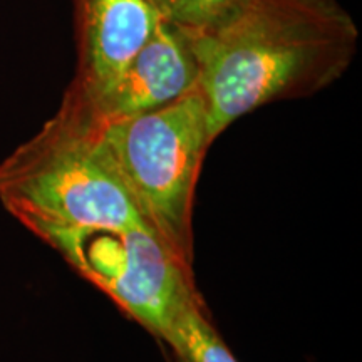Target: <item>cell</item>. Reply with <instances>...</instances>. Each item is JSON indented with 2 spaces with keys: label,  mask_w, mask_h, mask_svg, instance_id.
I'll use <instances>...</instances> for the list:
<instances>
[{
  "label": "cell",
  "mask_w": 362,
  "mask_h": 362,
  "mask_svg": "<svg viewBox=\"0 0 362 362\" xmlns=\"http://www.w3.org/2000/svg\"><path fill=\"white\" fill-rule=\"evenodd\" d=\"M198 79L200 66L192 40L180 29L160 19L146 42L129 59L94 106L89 111H78L104 126L173 103L197 88Z\"/></svg>",
  "instance_id": "obj_6"
},
{
  "label": "cell",
  "mask_w": 362,
  "mask_h": 362,
  "mask_svg": "<svg viewBox=\"0 0 362 362\" xmlns=\"http://www.w3.org/2000/svg\"><path fill=\"white\" fill-rule=\"evenodd\" d=\"M0 203L51 248L96 230L151 228L107 155L101 126L64 103L0 163Z\"/></svg>",
  "instance_id": "obj_2"
},
{
  "label": "cell",
  "mask_w": 362,
  "mask_h": 362,
  "mask_svg": "<svg viewBox=\"0 0 362 362\" xmlns=\"http://www.w3.org/2000/svg\"><path fill=\"white\" fill-rule=\"evenodd\" d=\"M101 138L144 220L193 269L197 187L214 144L200 88L158 110L101 126Z\"/></svg>",
  "instance_id": "obj_3"
},
{
  "label": "cell",
  "mask_w": 362,
  "mask_h": 362,
  "mask_svg": "<svg viewBox=\"0 0 362 362\" xmlns=\"http://www.w3.org/2000/svg\"><path fill=\"white\" fill-rule=\"evenodd\" d=\"M158 342L170 352L168 362H238L211 322L198 291L181 304Z\"/></svg>",
  "instance_id": "obj_7"
},
{
  "label": "cell",
  "mask_w": 362,
  "mask_h": 362,
  "mask_svg": "<svg viewBox=\"0 0 362 362\" xmlns=\"http://www.w3.org/2000/svg\"><path fill=\"white\" fill-rule=\"evenodd\" d=\"M54 250L156 341L181 304L198 291L193 269L181 264L146 226L76 235Z\"/></svg>",
  "instance_id": "obj_4"
},
{
  "label": "cell",
  "mask_w": 362,
  "mask_h": 362,
  "mask_svg": "<svg viewBox=\"0 0 362 362\" xmlns=\"http://www.w3.org/2000/svg\"><path fill=\"white\" fill-rule=\"evenodd\" d=\"M78 64L62 103L89 111L153 34L149 0H72Z\"/></svg>",
  "instance_id": "obj_5"
},
{
  "label": "cell",
  "mask_w": 362,
  "mask_h": 362,
  "mask_svg": "<svg viewBox=\"0 0 362 362\" xmlns=\"http://www.w3.org/2000/svg\"><path fill=\"white\" fill-rule=\"evenodd\" d=\"M161 21L188 37L216 33L242 11L247 0H149Z\"/></svg>",
  "instance_id": "obj_8"
},
{
  "label": "cell",
  "mask_w": 362,
  "mask_h": 362,
  "mask_svg": "<svg viewBox=\"0 0 362 362\" xmlns=\"http://www.w3.org/2000/svg\"><path fill=\"white\" fill-rule=\"evenodd\" d=\"M189 40L215 141L248 112L314 96L341 79L359 29L339 0H247L220 30Z\"/></svg>",
  "instance_id": "obj_1"
}]
</instances>
